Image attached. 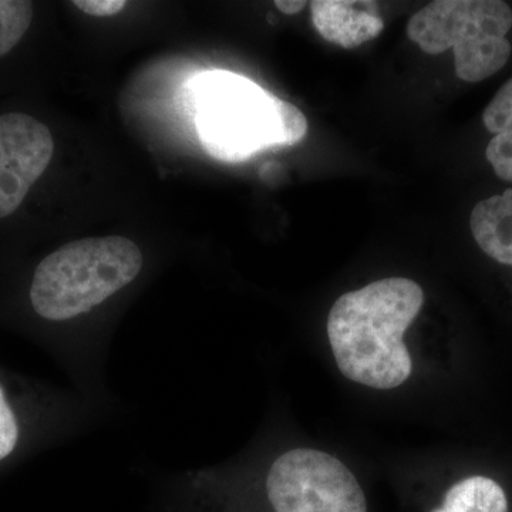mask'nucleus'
<instances>
[{
  "label": "nucleus",
  "mask_w": 512,
  "mask_h": 512,
  "mask_svg": "<svg viewBox=\"0 0 512 512\" xmlns=\"http://www.w3.org/2000/svg\"><path fill=\"white\" fill-rule=\"evenodd\" d=\"M424 305L413 279L386 278L350 291L333 303L328 338L340 373L377 390L402 386L413 362L403 338Z\"/></svg>",
  "instance_id": "obj_1"
},
{
  "label": "nucleus",
  "mask_w": 512,
  "mask_h": 512,
  "mask_svg": "<svg viewBox=\"0 0 512 512\" xmlns=\"http://www.w3.org/2000/svg\"><path fill=\"white\" fill-rule=\"evenodd\" d=\"M143 266L136 242L120 235L69 242L36 266L30 305L46 322H72L133 284Z\"/></svg>",
  "instance_id": "obj_2"
},
{
  "label": "nucleus",
  "mask_w": 512,
  "mask_h": 512,
  "mask_svg": "<svg viewBox=\"0 0 512 512\" xmlns=\"http://www.w3.org/2000/svg\"><path fill=\"white\" fill-rule=\"evenodd\" d=\"M197 126L208 153L222 161L295 146L308 133V120L298 107L231 73H211L202 83Z\"/></svg>",
  "instance_id": "obj_3"
},
{
  "label": "nucleus",
  "mask_w": 512,
  "mask_h": 512,
  "mask_svg": "<svg viewBox=\"0 0 512 512\" xmlns=\"http://www.w3.org/2000/svg\"><path fill=\"white\" fill-rule=\"evenodd\" d=\"M511 28L512 10L501 0H436L414 13L406 33L427 55L453 49L458 79L478 83L507 64Z\"/></svg>",
  "instance_id": "obj_4"
},
{
  "label": "nucleus",
  "mask_w": 512,
  "mask_h": 512,
  "mask_svg": "<svg viewBox=\"0 0 512 512\" xmlns=\"http://www.w3.org/2000/svg\"><path fill=\"white\" fill-rule=\"evenodd\" d=\"M265 490L275 512H367L355 474L338 458L313 448H293L275 458Z\"/></svg>",
  "instance_id": "obj_5"
},
{
  "label": "nucleus",
  "mask_w": 512,
  "mask_h": 512,
  "mask_svg": "<svg viewBox=\"0 0 512 512\" xmlns=\"http://www.w3.org/2000/svg\"><path fill=\"white\" fill-rule=\"evenodd\" d=\"M55 154L52 131L25 113L0 116V220L19 210Z\"/></svg>",
  "instance_id": "obj_6"
},
{
  "label": "nucleus",
  "mask_w": 512,
  "mask_h": 512,
  "mask_svg": "<svg viewBox=\"0 0 512 512\" xmlns=\"http://www.w3.org/2000/svg\"><path fill=\"white\" fill-rule=\"evenodd\" d=\"M363 2H312V19L316 30L328 42L336 45L356 47L379 35L383 20L375 12H369L375 3Z\"/></svg>",
  "instance_id": "obj_7"
},
{
  "label": "nucleus",
  "mask_w": 512,
  "mask_h": 512,
  "mask_svg": "<svg viewBox=\"0 0 512 512\" xmlns=\"http://www.w3.org/2000/svg\"><path fill=\"white\" fill-rule=\"evenodd\" d=\"M470 228L485 255L512 266V188L478 202L471 212Z\"/></svg>",
  "instance_id": "obj_8"
},
{
  "label": "nucleus",
  "mask_w": 512,
  "mask_h": 512,
  "mask_svg": "<svg viewBox=\"0 0 512 512\" xmlns=\"http://www.w3.org/2000/svg\"><path fill=\"white\" fill-rule=\"evenodd\" d=\"M484 126L494 134L485 156L498 178L512 183V79L498 90L483 114Z\"/></svg>",
  "instance_id": "obj_9"
},
{
  "label": "nucleus",
  "mask_w": 512,
  "mask_h": 512,
  "mask_svg": "<svg viewBox=\"0 0 512 512\" xmlns=\"http://www.w3.org/2000/svg\"><path fill=\"white\" fill-rule=\"evenodd\" d=\"M431 512H508V500L493 478L471 476L454 484L443 505Z\"/></svg>",
  "instance_id": "obj_10"
},
{
  "label": "nucleus",
  "mask_w": 512,
  "mask_h": 512,
  "mask_svg": "<svg viewBox=\"0 0 512 512\" xmlns=\"http://www.w3.org/2000/svg\"><path fill=\"white\" fill-rule=\"evenodd\" d=\"M33 22V3L28 0H0V57L9 55Z\"/></svg>",
  "instance_id": "obj_11"
},
{
  "label": "nucleus",
  "mask_w": 512,
  "mask_h": 512,
  "mask_svg": "<svg viewBox=\"0 0 512 512\" xmlns=\"http://www.w3.org/2000/svg\"><path fill=\"white\" fill-rule=\"evenodd\" d=\"M20 440V424L8 399L5 387L0 384V463L12 456Z\"/></svg>",
  "instance_id": "obj_12"
},
{
  "label": "nucleus",
  "mask_w": 512,
  "mask_h": 512,
  "mask_svg": "<svg viewBox=\"0 0 512 512\" xmlns=\"http://www.w3.org/2000/svg\"><path fill=\"white\" fill-rule=\"evenodd\" d=\"M73 5L86 15L94 16V18H106V16H114L124 10L127 2L124 0H76Z\"/></svg>",
  "instance_id": "obj_13"
},
{
  "label": "nucleus",
  "mask_w": 512,
  "mask_h": 512,
  "mask_svg": "<svg viewBox=\"0 0 512 512\" xmlns=\"http://www.w3.org/2000/svg\"><path fill=\"white\" fill-rule=\"evenodd\" d=\"M308 3L303 0H276V9L281 10L285 15H296V13L302 12L306 8Z\"/></svg>",
  "instance_id": "obj_14"
}]
</instances>
